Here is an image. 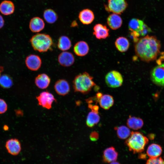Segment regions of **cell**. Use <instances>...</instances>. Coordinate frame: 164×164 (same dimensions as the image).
Listing matches in <instances>:
<instances>
[{
    "label": "cell",
    "mask_w": 164,
    "mask_h": 164,
    "mask_svg": "<svg viewBox=\"0 0 164 164\" xmlns=\"http://www.w3.org/2000/svg\"><path fill=\"white\" fill-rule=\"evenodd\" d=\"M15 9L14 4L11 1L4 0L0 4V12L4 15L12 14L14 13Z\"/></svg>",
    "instance_id": "44dd1931"
},
{
    "label": "cell",
    "mask_w": 164,
    "mask_h": 164,
    "mask_svg": "<svg viewBox=\"0 0 164 164\" xmlns=\"http://www.w3.org/2000/svg\"><path fill=\"white\" fill-rule=\"evenodd\" d=\"M143 121L141 118L130 116L127 120V124L128 127L134 130L141 128L143 125Z\"/></svg>",
    "instance_id": "cb8c5ba5"
},
{
    "label": "cell",
    "mask_w": 164,
    "mask_h": 164,
    "mask_svg": "<svg viewBox=\"0 0 164 164\" xmlns=\"http://www.w3.org/2000/svg\"><path fill=\"white\" fill-rule=\"evenodd\" d=\"M50 78L46 74L44 73L38 74L35 79V83L39 88L45 89L49 86L50 82Z\"/></svg>",
    "instance_id": "ffe728a7"
},
{
    "label": "cell",
    "mask_w": 164,
    "mask_h": 164,
    "mask_svg": "<svg viewBox=\"0 0 164 164\" xmlns=\"http://www.w3.org/2000/svg\"><path fill=\"white\" fill-rule=\"evenodd\" d=\"M71 46V42L67 36H63L59 39L57 47L59 49L63 51L69 50Z\"/></svg>",
    "instance_id": "4316f807"
},
{
    "label": "cell",
    "mask_w": 164,
    "mask_h": 164,
    "mask_svg": "<svg viewBox=\"0 0 164 164\" xmlns=\"http://www.w3.org/2000/svg\"><path fill=\"white\" fill-rule=\"evenodd\" d=\"M146 25L142 20L137 19H132L129 21V29L131 36L135 43L138 40V37Z\"/></svg>",
    "instance_id": "5b68a950"
},
{
    "label": "cell",
    "mask_w": 164,
    "mask_h": 164,
    "mask_svg": "<svg viewBox=\"0 0 164 164\" xmlns=\"http://www.w3.org/2000/svg\"><path fill=\"white\" fill-rule=\"evenodd\" d=\"M58 62L61 66L65 67H69L72 65L74 63L75 59L73 54L67 51H63L58 56Z\"/></svg>",
    "instance_id": "7c38bea8"
},
{
    "label": "cell",
    "mask_w": 164,
    "mask_h": 164,
    "mask_svg": "<svg viewBox=\"0 0 164 164\" xmlns=\"http://www.w3.org/2000/svg\"><path fill=\"white\" fill-rule=\"evenodd\" d=\"M107 22L108 25L111 29L116 30L121 26L122 21L118 14L113 13L108 16Z\"/></svg>",
    "instance_id": "d6986e66"
},
{
    "label": "cell",
    "mask_w": 164,
    "mask_h": 164,
    "mask_svg": "<svg viewBox=\"0 0 164 164\" xmlns=\"http://www.w3.org/2000/svg\"><path fill=\"white\" fill-rule=\"evenodd\" d=\"M45 23L43 20L39 17L32 18L30 21L29 28L33 32H39L44 28Z\"/></svg>",
    "instance_id": "2e32d148"
},
{
    "label": "cell",
    "mask_w": 164,
    "mask_h": 164,
    "mask_svg": "<svg viewBox=\"0 0 164 164\" xmlns=\"http://www.w3.org/2000/svg\"><path fill=\"white\" fill-rule=\"evenodd\" d=\"M115 45L117 49L121 52H125L128 49L130 43L128 39L124 37L117 38L115 42Z\"/></svg>",
    "instance_id": "d4e9b609"
},
{
    "label": "cell",
    "mask_w": 164,
    "mask_h": 164,
    "mask_svg": "<svg viewBox=\"0 0 164 164\" xmlns=\"http://www.w3.org/2000/svg\"><path fill=\"white\" fill-rule=\"evenodd\" d=\"M160 46V41L155 36L147 35L139 39L135 43V51L142 60L149 62L156 58Z\"/></svg>",
    "instance_id": "6da1fadb"
},
{
    "label": "cell",
    "mask_w": 164,
    "mask_h": 164,
    "mask_svg": "<svg viewBox=\"0 0 164 164\" xmlns=\"http://www.w3.org/2000/svg\"><path fill=\"white\" fill-rule=\"evenodd\" d=\"M162 152L161 146L156 143H152L148 147L146 153L149 158H155L159 157Z\"/></svg>",
    "instance_id": "7402d4cb"
},
{
    "label": "cell",
    "mask_w": 164,
    "mask_h": 164,
    "mask_svg": "<svg viewBox=\"0 0 164 164\" xmlns=\"http://www.w3.org/2000/svg\"><path fill=\"white\" fill-rule=\"evenodd\" d=\"M25 63L29 69L32 71H36L41 67L42 62L40 57L39 56L31 54L26 58Z\"/></svg>",
    "instance_id": "30bf717a"
},
{
    "label": "cell",
    "mask_w": 164,
    "mask_h": 164,
    "mask_svg": "<svg viewBox=\"0 0 164 164\" xmlns=\"http://www.w3.org/2000/svg\"><path fill=\"white\" fill-rule=\"evenodd\" d=\"M151 79L156 85L164 87V63L155 67L151 70Z\"/></svg>",
    "instance_id": "52a82bcc"
},
{
    "label": "cell",
    "mask_w": 164,
    "mask_h": 164,
    "mask_svg": "<svg viewBox=\"0 0 164 164\" xmlns=\"http://www.w3.org/2000/svg\"><path fill=\"white\" fill-rule=\"evenodd\" d=\"M2 70H3V68L2 67L0 66V77L1 76V73L2 72Z\"/></svg>",
    "instance_id": "d590c367"
},
{
    "label": "cell",
    "mask_w": 164,
    "mask_h": 164,
    "mask_svg": "<svg viewBox=\"0 0 164 164\" xmlns=\"http://www.w3.org/2000/svg\"><path fill=\"white\" fill-rule=\"evenodd\" d=\"M118 155V153L114 148L111 146L107 148L104 151L103 159L105 162L110 163L116 161Z\"/></svg>",
    "instance_id": "e0dca14e"
},
{
    "label": "cell",
    "mask_w": 164,
    "mask_h": 164,
    "mask_svg": "<svg viewBox=\"0 0 164 164\" xmlns=\"http://www.w3.org/2000/svg\"><path fill=\"white\" fill-rule=\"evenodd\" d=\"M93 30V34L97 39H105L109 36V29L105 25L97 24L94 26Z\"/></svg>",
    "instance_id": "5bb4252c"
},
{
    "label": "cell",
    "mask_w": 164,
    "mask_h": 164,
    "mask_svg": "<svg viewBox=\"0 0 164 164\" xmlns=\"http://www.w3.org/2000/svg\"><path fill=\"white\" fill-rule=\"evenodd\" d=\"M54 88L58 94L62 96L67 94L70 89L68 82L66 80L63 79L57 80L55 84Z\"/></svg>",
    "instance_id": "4fadbf2b"
},
{
    "label": "cell",
    "mask_w": 164,
    "mask_h": 164,
    "mask_svg": "<svg viewBox=\"0 0 164 164\" xmlns=\"http://www.w3.org/2000/svg\"><path fill=\"white\" fill-rule=\"evenodd\" d=\"M36 98L39 104L47 109H50L53 102L56 101L53 95L47 91L41 93Z\"/></svg>",
    "instance_id": "9c48e42d"
},
{
    "label": "cell",
    "mask_w": 164,
    "mask_h": 164,
    "mask_svg": "<svg viewBox=\"0 0 164 164\" xmlns=\"http://www.w3.org/2000/svg\"><path fill=\"white\" fill-rule=\"evenodd\" d=\"M100 120V116L98 112L91 110L87 117L86 123L89 127H92L97 124Z\"/></svg>",
    "instance_id": "484cf974"
},
{
    "label": "cell",
    "mask_w": 164,
    "mask_h": 164,
    "mask_svg": "<svg viewBox=\"0 0 164 164\" xmlns=\"http://www.w3.org/2000/svg\"><path fill=\"white\" fill-rule=\"evenodd\" d=\"M12 81L11 78L6 75L1 76L0 85L3 87L7 88L10 87L12 85Z\"/></svg>",
    "instance_id": "f546056e"
},
{
    "label": "cell",
    "mask_w": 164,
    "mask_h": 164,
    "mask_svg": "<svg viewBox=\"0 0 164 164\" xmlns=\"http://www.w3.org/2000/svg\"><path fill=\"white\" fill-rule=\"evenodd\" d=\"M109 164H120L119 162L116 161L110 162Z\"/></svg>",
    "instance_id": "e575fe53"
},
{
    "label": "cell",
    "mask_w": 164,
    "mask_h": 164,
    "mask_svg": "<svg viewBox=\"0 0 164 164\" xmlns=\"http://www.w3.org/2000/svg\"><path fill=\"white\" fill-rule=\"evenodd\" d=\"M98 103L100 107L105 110L109 109L114 103V100L111 95L102 94L98 100Z\"/></svg>",
    "instance_id": "603a6c76"
},
{
    "label": "cell",
    "mask_w": 164,
    "mask_h": 164,
    "mask_svg": "<svg viewBox=\"0 0 164 164\" xmlns=\"http://www.w3.org/2000/svg\"><path fill=\"white\" fill-rule=\"evenodd\" d=\"M99 135L98 133L96 132H93L91 133L90 138L92 141H96L98 138Z\"/></svg>",
    "instance_id": "d6a6232c"
},
{
    "label": "cell",
    "mask_w": 164,
    "mask_h": 164,
    "mask_svg": "<svg viewBox=\"0 0 164 164\" xmlns=\"http://www.w3.org/2000/svg\"><path fill=\"white\" fill-rule=\"evenodd\" d=\"M5 147L8 152L12 155H18L21 151V145L19 140L16 138H12L8 140Z\"/></svg>",
    "instance_id": "8fae6325"
},
{
    "label": "cell",
    "mask_w": 164,
    "mask_h": 164,
    "mask_svg": "<svg viewBox=\"0 0 164 164\" xmlns=\"http://www.w3.org/2000/svg\"><path fill=\"white\" fill-rule=\"evenodd\" d=\"M148 142V138L141 133L132 132L125 144L130 151L134 153H140L144 151Z\"/></svg>",
    "instance_id": "3957f363"
},
{
    "label": "cell",
    "mask_w": 164,
    "mask_h": 164,
    "mask_svg": "<svg viewBox=\"0 0 164 164\" xmlns=\"http://www.w3.org/2000/svg\"><path fill=\"white\" fill-rule=\"evenodd\" d=\"M79 18L83 24L88 25L92 22L94 19V16L92 11L88 9H86L80 12Z\"/></svg>",
    "instance_id": "ac0fdd59"
},
{
    "label": "cell",
    "mask_w": 164,
    "mask_h": 164,
    "mask_svg": "<svg viewBox=\"0 0 164 164\" xmlns=\"http://www.w3.org/2000/svg\"><path fill=\"white\" fill-rule=\"evenodd\" d=\"M4 22L5 21L3 17L0 15V29L3 26Z\"/></svg>",
    "instance_id": "836d02e7"
},
{
    "label": "cell",
    "mask_w": 164,
    "mask_h": 164,
    "mask_svg": "<svg viewBox=\"0 0 164 164\" xmlns=\"http://www.w3.org/2000/svg\"><path fill=\"white\" fill-rule=\"evenodd\" d=\"M7 109V105L3 99H0V114L5 113Z\"/></svg>",
    "instance_id": "1f68e13d"
},
{
    "label": "cell",
    "mask_w": 164,
    "mask_h": 164,
    "mask_svg": "<svg viewBox=\"0 0 164 164\" xmlns=\"http://www.w3.org/2000/svg\"><path fill=\"white\" fill-rule=\"evenodd\" d=\"M33 49L39 52H47L51 49L53 41L50 36L44 33H37L33 35L30 39Z\"/></svg>",
    "instance_id": "277c9868"
},
{
    "label": "cell",
    "mask_w": 164,
    "mask_h": 164,
    "mask_svg": "<svg viewBox=\"0 0 164 164\" xmlns=\"http://www.w3.org/2000/svg\"><path fill=\"white\" fill-rule=\"evenodd\" d=\"M115 130L116 131L118 137L121 139H125L128 137L131 132L129 129L127 127L122 125L115 127Z\"/></svg>",
    "instance_id": "83f0119b"
},
{
    "label": "cell",
    "mask_w": 164,
    "mask_h": 164,
    "mask_svg": "<svg viewBox=\"0 0 164 164\" xmlns=\"http://www.w3.org/2000/svg\"><path fill=\"white\" fill-rule=\"evenodd\" d=\"M127 6L126 0H108L105 8L108 11L119 14L123 12Z\"/></svg>",
    "instance_id": "ba28073f"
},
{
    "label": "cell",
    "mask_w": 164,
    "mask_h": 164,
    "mask_svg": "<svg viewBox=\"0 0 164 164\" xmlns=\"http://www.w3.org/2000/svg\"><path fill=\"white\" fill-rule=\"evenodd\" d=\"M43 17L45 21L50 24L55 22L57 19L56 14L51 9H47L45 10L43 14Z\"/></svg>",
    "instance_id": "f1b7e54d"
},
{
    "label": "cell",
    "mask_w": 164,
    "mask_h": 164,
    "mask_svg": "<svg viewBox=\"0 0 164 164\" xmlns=\"http://www.w3.org/2000/svg\"><path fill=\"white\" fill-rule=\"evenodd\" d=\"M73 84L75 92L84 94H88L96 85L93 77L86 72L77 75L73 80Z\"/></svg>",
    "instance_id": "7a4b0ae2"
},
{
    "label": "cell",
    "mask_w": 164,
    "mask_h": 164,
    "mask_svg": "<svg viewBox=\"0 0 164 164\" xmlns=\"http://www.w3.org/2000/svg\"><path fill=\"white\" fill-rule=\"evenodd\" d=\"M146 164H164V160L161 157L149 158Z\"/></svg>",
    "instance_id": "4dcf8cb0"
},
{
    "label": "cell",
    "mask_w": 164,
    "mask_h": 164,
    "mask_svg": "<svg viewBox=\"0 0 164 164\" xmlns=\"http://www.w3.org/2000/svg\"><path fill=\"white\" fill-rule=\"evenodd\" d=\"M89 48L85 41H80L77 42L73 47V51L77 56H83L86 55L89 51Z\"/></svg>",
    "instance_id": "9a60e30c"
},
{
    "label": "cell",
    "mask_w": 164,
    "mask_h": 164,
    "mask_svg": "<svg viewBox=\"0 0 164 164\" xmlns=\"http://www.w3.org/2000/svg\"><path fill=\"white\" fill-rule=\"evenodd\" d=\"M105 80L108 87L113 88L120 87L123 81L122 75L120 72L115 70L108 72L105 76Z\"/></svg>",
    "instance_id": "8992f818"
}]
</instances>
